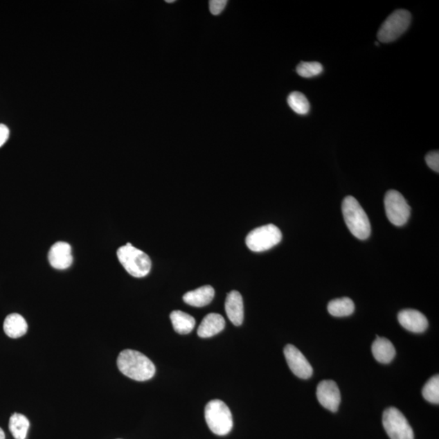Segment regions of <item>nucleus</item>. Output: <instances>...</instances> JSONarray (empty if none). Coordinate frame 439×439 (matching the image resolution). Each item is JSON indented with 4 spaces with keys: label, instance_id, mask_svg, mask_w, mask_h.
Wrapping results in <instances>:
<instances>
[{
    "label": "nucleus",
    "instance_id": "nucleus-15",
    "mask_svg": "<svg viewBox=\"0 0 439 439\" xmlns=\"http://www.w3.org/2000/svg\"><path fill=\"white\" fill-rule=\"evenodd\" d=\"M214 296L213 287L207 285L186 293L183 301L190 306L200 307L209 305L213 301Z\"/></svg>",
    "mask_w": 439,
    "mask_h": 439
},
{
    "label": "nucleus",
    "instance_id": "nucleus-9",
    "mask_svg": "<svg viewBox=\"0 0 439 439\" xmlns=\"http://www.w3.org/2000/svg\"><path fill=\"white\" fill-rule=\"evenodd\" d=\"M284 355L294 375L302 379H308L312 377L314 370L310 363L295 346L287 345L284 348Z\"/></svg>",
    "mask_w": 439,
    "mask_h": 439
},
{
    "label": "nucleus",
    "instance_id": "nucleus-22",
    "mask_svg": "<svg viewBox=\"0 0 439 439\" xmlns=\"http://www.w3.org/2000/svg\"><path fill=\"white\" fill-rule=\"evenodd\" d=\"M424 399L429 403L439 404V377L433 376L429 379L422 389Z\"/></svg>",
    "mask_w": 439,
    "mask_h": 439
},
{
    "label": "nucleus",
    "instance_id": "nucleus-26",
    "mask_svg": "<svg viewBox=\"0 0 439 439\" xmlns=\"http://www.w3.org/2000/svg\"><path fill=\"white\" fill-rule=\"evenodd\" d=\"M9 137V129L6 125L0 124V147L7 142Z\"/></svg>",
    "mask_w": 439,
    "mask_h": 439
},
{
    "label": "nucleus",
    "instance_id": "nucleus-25",
    "mask_svg": "<svg viewBox=\"0 0 439 439\" xmlns=\"http://www.w3.org/2000/svg\"><path fill=\"white\" fill-rule=\"evenodd\" d=\"M427 165L431 169L437 172H439V153L438 152H432L427 154L426 156Z\"/></svg>",
    "mask_w": 439,
    "mask_h": 439
},
{
    "label": "nucleus",
    "instance_id": "nucleus-27",
    "mask_svg": "<svg viewBox=\"0 0 439 439\" xmlns=\"http://www.w3.org/2000/svg\"><path fill=\"white\" fill-rule=\"evenodd\" d=\"M0 439H6V433L1 428H0Z\"/></svg>",
    "mask_w": 439,
    "mask_h": 439
},
{
    "label": "nucleus",
    "instance_id": "nucleus-24",
    "mask_svg": "<svg viewBox=\"0 0 439 439\" xmlns=\"http://www.w3.org/2000/svg\"><path fill=\"white\" fill-rule=\"evenodd\" d=\"M227 3L226 0H211V1H209L210 12H211L213 15H219L225 9Z\"/></svg>",
    "mask_w": 439,
    "mask_h": 439
},
{
    "label": "nucleus",
    "instance_id": "nucleus-14",
    "mask_svg": "<svg viewBox=\"0 0 439 439\" xmlns=\"http://www.w3.org/2000/svg\"><path fill=\"white\" fill-rule=\"evenodd\" d=\"M225 326L226 321L222 315L210 314L201 322L197 333L200 338H210L222 332Z\"/></svg>",
    "mask_w": 439,
    "mask_h": 439
},
{
    "label": "nucleus",
    "instance_id": "nucleus-21",
    "mask_svg": "<svg viewBox=\"0 0 439 439\" xmlns=\"http://www.w3.org/2000/svg\"><path fill=\"white\" fill-rule=\"evenodd\" d=\"M288 105L297 114L306 115L310 110V104L306 96L301 92L291 93L287 99Z\"/></svg>",
    "mask_w": 439,
    "mask_h": 439
},
{
    "label": "nucleus",
    "instance_id": "nucleus-6",
    "mask_svg": "<svg viewBox=\"0 0 439 439\" xmlns=\"http://www.w3.org/2000/svg\"><path fill=\"white\" fill-rule=\"evenodd\" d=\"M411 19L412 17L407 10L399 9L395 11L383 22L377 33L378 39L382 43H391L400 38L409 29Z\"/></svg>",
    "mask_w": 439,
    "mask_h": 439
},
{
    "label": "nucleus",
    "instance_id": "nucleus-1",
    "mask_svg": "<svg viewBox=\"0 0 439 439\" xmlns=\"http://www.w3.org/2000/svg\"><path fill=\"white\" fill-rule=\"evenodd\" d=\"M118 366L124 375L138 382L150 380L156 373V367L151 359L134 350L126 349L121 352Z\"/></svg>",
    "mask_w": 439,
    "mask_h": 439
},
{
    "label": "nucleus",
    "instance_id": "nucleus-4",
    "mask_svg": "<svg viewBox=\"0 0 439 439\" xmlns=\"http://www.w3.org/2000/svg\"><path fill=\"white\" fill-rule=\"evenodd\" d=\"M205 420L211 431L217 436H226L233 426L230 409L220 400L208 402L205 407Z\"/></svg>",
    "mask_w": 439,
    "mask_h": 439
},
{
    "label": "nucleus",
    "instance_id": "nucleus-8",
    "mask_svg": "<svg viewBox=\"0 0 439 439\" xmlns=\"http://www.w3.org/2000/svg\"><path fill=\"white\" fill-rule=\"evenodd\" d=\"M386 217L396 226H402L408 222L411 208L404 196L399 191L391 190L385 195Z\"/></svg>",
    "mask_w": 439,
    "mask_h": 439
},
{
    "label": "nucleus",
    "instance_id": "nucleus-10",
    "mask_svg": "<svg viewBox=\"0 0 439 439\" xmlns=\"http://www.w3.org/2000/svg\"><path fill=\"white\" fill-rule=\"evenodd\" d=\"M316 397L319 403L331 412H337L340 402L341 395L339 386L332 380H324L319 383L316 389Z\"/></svg>",
    "mask_w": 439,
    "mask_h": 439
},
{
    "label": "nucleus",
    "instance_id": "nucleus-28",
    "mask_svg": "<svg viewBox=\"0 0 439 439\" xmlns=\"http://www.w3.org/2000/svg\"><path fill=\"white\" fill-rule=\"evenodd\" d=\"M174 2H175V0H166V3H174Z\"/></svg>",
    "mask_w": 439,
    "mask_h": 439
},
{
    "label": "nucleus",
    "instance_id": "nucleus-2",
    "mask_svg": "<svg viewBox=\"0 0 439 439\" xmlns=\"http://www.w3.org/2000/svg\"><path fill=\"white\" fill-rule=\"evenodd\" d=\"M342 210L350 232L359 240H367L371 233L370 222L358 201L348 196L343 199Z\"/></svg>",
    "mask_w": 439,
    "mask_h": 439
},
{
    "label": "nucleus",
    "instance_id": "nucleus-11",
    "mask_svg": "<svg viewBox=\"0 0 439 439\" xmlns=\"http://www.w3.org/2000/svg\"><path fill=\"white\" fill-rule=\"evenodd\" d=\"M48 260L55 269H69L73 261L71 246L65 242H55L49 251Z\"/></svg>",
    "mask_w": 439,
    "mask_h": 439
},
{
    "label": "nucleus",
    "instance_id": "nucleus-5",
    "mask_svg": "<svg viewBox=\"0 0 439 439\" xmlns=\"http://www.w3.org/2000/svg\"><path fill=\"white\" fill-rule=\"evenodd\" d=\"M282 239L280 229L273 224H269L251 231L246 238V244L252 251L262 252L273 249Z\"/></svg>",
    "mask_w": 439,
    "mask_h": 439
},
{
    "label": "nucleus",
    "instance_id": "nucleus-13",
    "mask_svg": "<svg viewBox=\"0 0 439 439\" xmlns=\"http://www.w3.org/2000/svg\"><path fill=\"white\" fill-rule=\"evenodd\" d=\"M225 307L228 319L233 325H241L244 319V301L241 294L237 291L229 293Z\"/></svg>",
    "mask_w": 439,
    "mask_h": 439
},
{
    "label": "nucleus",
    "instance_id": "nucleus-18",
    "mask_svg": "<svg viewBox=\"0 0 439 439\" xmlns=\"http://www.w3.org/2000/svg\"><path fill=\"white\" fill-rule=\"evenodd\" d=\"M170 320L174 330L180 334H190L195 326L194 317L179 310L171 312Z\"/></svg>",
    "mask_w": 439,
    "mask_h": 439
},
{
    "label": "nucleus",
    "instance_id": "nucleus-7",
    "mask_svg": "<svg viewBox=\"0 0 439 439\" xmlns=\"http://www.w3.org/2000/svg\"><path fill=\"white\" fill-rule=\"evenodd\" d=\"M382 424L391 439H414L412 427L399 409L393 407L386 409Z\"/></svg>",
    "mask_w": 439,
    "mask_h": 439
},
{
    "label": "nucleus",
    "instance_id": "nucleus-20",
    "mask_svg": "<svg viewBox=\"0 0 439 439\" xmlns=\"http://www.w3.org/2000/svg\"><path fill=\"white\" fill-rule=\"evenodd\" d=\"M30 428L29 420L24 415L14 413L9 420V429L15 439H26Z\"/></svg>",
    "mask_w": 439,
    "mask_h": 439
},
{
    "label": "nucleus",
    "instance_id": "nucleus-12",
    "mask_svg": "<svg viewBox=\"0 0 439 439\" xmlns=\"http://www.w3.org/2000/svg\"><path fill=\"white\" fill-rule=\"evenodd\" d=\"M400 324L413 333H423L428 328L427 316L414 310H402L398 315Z\"/></svg>",
    "mask_w": 439,
    "mask_h": 439
},
{
    "label": "nucleus",
    "instance_id": "nucleus-3",
    "mask_svg": "<svg viewBox=\"0 0 439 439\" xmlns=\"http://www.w3.org/2000/svg\"><path fill=\"white\" fill-rule=\"evenodd\" d=\"M120 263L123 265L127 273L134 278H143L150 273L152 260L141 250L136 249L132 244L120 247L116 252Z\"/></svg>",
    "mask_w": 439,
    "mask_h": 439
},
{
    "label": "nucleus",
    "instance_id": "nucleus-16",
    "mask_svg": "<svg viewBox=\"0 0 439 439\" xmlns=\"http://www.w3.org/2000/svg\"><path fill=\"white\" fill-rule=\"evenodd\" d=\"M372 353L378 362L389 364L393 361L396 351L390 340L377 336L376 340L372 345Z\"/></svg>",
    "mask_w": 439,
    "mask_h": 439
},
{
    "label": "nucleus",
    "instance_id": "nucleus-19",
    "mask_svg": "<svg viewBox=\"0 0 439 439\" xmlns=\"http://www.w3.org/2000/svg\"><path fill=\"white\" fill-rule=\"evenodd\" d=\"M330 315L336 317H343L352 315L355 311L354 302L348 297L336 298L328 305Z\"/></svg>",
    "mask_w": 439,
    "mask_h": 439
},
{
    "label": "nucleus",
    "instance_id": "nucleus-23",
    "mask_svg": "<svg viewBox=\"0 0 439 439\" xmlns=\"http://www.w3.org/2000/svg\"><path fill=\"white\" fill-rule=\"evenodd\" d=\"M296 71L298 75L310 78L320 75L323 72V66L319 62H305L298 64Z\"/></svg>",
    "mask_w": 439,
    "mask_h": 439
},
{
    "label": "nucleus",
    "instance_id": "nucleus-17",
    "mask_svg": "<svg viewBox=\"0 0 439 439\" xmlns=\"http://www.w3.org/2000/svg\"><path fill=\"white\" fill-rule=\"evenodd\" d=\"M27 330V322L20 314L8 315L4 321L3 330L9 338H20L26 334Z\"/></svg>",
    "mask_w": 439,
    "mask_h": 439
}]
</instances>
